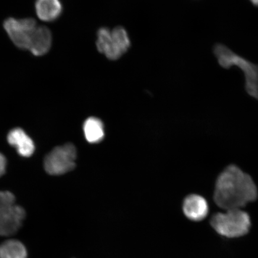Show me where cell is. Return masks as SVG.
Returning <instances> with one entry per match:
<instances>
[{"label": "cell", "instance_id": "6da1fadb", "mask_svg": "<svg viewBox=\"0 0 258 258\" xmlns=\"http://www.w3.org/2000/svg\"><path fill=\"white\" fill-rule=\"evenodd\" d=\"M257 196V187L252 178L235 165L226 167L215 183L214 201L225 211L241 209L256 201Z\"/></svg>", "mask_w": 258, "mask_h": 258}, {"label": "cell", "instance_id": "7a4b0ae2", "mask_svg": "<svg viewBox=\"0 0 258 258\" xmlns=\"http://www.w3.org/2000/svg\"><path fill=\"white\" fill-rule=\"evenodd\" d=\"M213 53L219 66L223 69L228 70L233 67L239 68L244 73L245 90L248 95L258 100V64L238 55L222 43L214 44Z\"/></svg>", "mask_w": 258, "mask_h": 258}, {"label": "cell", "instance_id": "3957f363", "mask_svg": "<svg viewBox=\"0 0 258 258\" xmlns=\"http://www.w3.org/2000/svg\"><path fill=\"white\" fill-rule=\"evenodd\" d=\"M211 224L218 233L228 238L243 236L249 231V215L241 209L228 210L213 216Z\"/></svg>", "mask_w": 258, "mask_h": 258}, {"label": "cell", "instance_id": "277c9868", "mask_svg": "<svg viewBox=\"0 0 258 258\" xmlns=\"http://www.w3.org/2000/svg\"><path fill=\"white\" fill-rule=\"evenodd\" d=\"M25 216L24 209L16 205L12 192L0 191V235L15 234L21 227Z\"/></svg>", "mask_w": 258, "mask_h": 258}, {"label": "cell", "instance_id": "5b68a950", "mask_svg": "<svg viewBox=\"0 0 258 258\" xmlns=\"http://www.w3.org/2000/svg\"><path fill=\"white\" fill-rule=\"evenodd\" d=\"M130 44L128 35L123 28L117 27L112 31L102 28L98 32L97 47L109 59H118L128 50Z\"/></svg>", "mask_w": 258, "mask_h": 258}, {"label": "cell", "instance_id": "8992f818", "mask_svg": "<svg viewBox=\"0 0 258 258\" xmlns=\"http://www.w3.org/2000/svg\"><path fill=\"white\" fill-rule=\"evenodd\" d=\"M76 148L72 144L54 148L45 157L44 169L51 175H60L75 168Z\"/></svg>", "mask_w": 258, "mask_h": 258}, {"label": "cell", "instance_id": "52a82bcc", "mask_svg": "<svg viewBox=\"0 0 258 258\" xmlns=\"http://www.w3.org/2000/svg\"><path fill=\"white\" fill-rule=\"evenodd\" d=\"M10 38L16 46L28 49L32 34L37 28L34 19L9 18L4 24Z\"/></svg>", "mask_w": 258, "mask_h": 258}, {"label": "cell", "instance_id": "ba28073f", "mask_svg": "<svg viewBox=\"0 0 258 258\" xmlns=\"http://www.w3.org/2000/svg\"><path fill=\"white\" fill-rule=\"evenodd\" d=\"M183 211L186 218L194 221H201L207 217L209 205L201 196L191 195L186 197L183 203Z\"/></svg>", "mask_w": 258, "mask_h": 258}, {"label": "cell", "instance_id": "9c48e42d", "mask_svg": "<svg viewBox=\"0 0 258 258\" xmlns=\"http://www.w3.org/2000/svg\"><path fill=\"white\" fill-rule=\"evenodd\" d=\"M8 141L9 144L14 147L22 157H30L34 152L33 141L22 128H16L10 132Z\"/></svg>", "mask_w": 258, "mask_h": 258}, {"label": "cell", "instance_id": "30bf717a", "mask_svg": "<svg viewBox=\"0 0 258 258\" xmlns=\"http://www.w3.org/2000/svg\"><path fill=\"white\" fill-rule=\"evenodd\" d=\"M51 41L52 37L47 28L37 27L32 35L28 49L35 56L44 55L49 50Z\"/></svg>", "mask_w": 258, "mask_h": 258}, {"label": "cell", "instance_id": "8fae6325", "mask_svg": "<svg viewBox=\"0 0 258 258\" xmlns=\"http://www.w3.org/2000/svg\"><path fill=\"white\" fill-rule=\"evenodd\" d=\"M35 11L41 20L51 22L59 17L62 7L59 0H37Z\"/></svg>", "mask_w": 258, "mask_h": 258}, {"label": "cell", "instance_id": "7c38bea8", "mask_svg": "<svg viewBox=\"0 0 258 258\" xmlns=\"http://www.w3.org/2000/svg\"><path fill=\"white\" fill-rule=\"evenodd\" d=\"M83 131L86 140L89 143H98L105 136L104 125L98 118L87 119L83 125Z\"/></svg>", "mask_w": 258, "mask_h": 258}, {"label": "cell", "instance_id": "4fadbf2b", "mask_svg": "<svg viewBox=\"0 0 258 258\" xmlns=\"http://www.w3.org/2000/svg\"><path fill=\"white\" fill-rule=\"evenodd\" d=\"M0 258H27V251L21 241L9 240L0 244Z\"/></svg>", "mask_w": 258, "mask_h": 258}, {"label": "cell", "instance_id": "5bb4252c", "mask_svg": "<svg viewBox=\"0 0 258 258\" xmlns=\"http://www.w3.org/2000/svg\"><path fill=\"white\" fill-rule=\"evenodd\" d=\"M7 161L4 155L0 153V177L4 175L6 172Z\"/></svg>", "mask_w": 258, "mask_h": 258}, {"label": "cell", "instance_id": "9a60e30c", "mask_svg": "<svg viewBox=\"0 0 258 258\" xmlns=\"http://www.w3.org/2000/svg\"><path fill=\"white\" fill-rule=\"evenodd\" d=\"M249 2L254 7L258 8V0H249Z\"/></svg>", "mask_w": 258, "mask_h": 258}]
</instances>
